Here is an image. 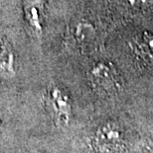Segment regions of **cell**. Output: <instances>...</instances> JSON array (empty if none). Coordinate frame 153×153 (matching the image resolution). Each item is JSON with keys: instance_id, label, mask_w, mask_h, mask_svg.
<instances>
[{"instance_id": "obj_1", "label": "cell", "mask_w": 153, "mask_h": 153, "mask_svg": "<svg viewBox=\"0 0 153 153\" xmlns=\"http://www.w3.org/2000/svg\"><path fill=\"white\" fill-rule=\"evenodd\" d=\"M124 144L122 128L115 123H106L97 129L94 146L99 153H119Z\"/></svg>"}, {"instance_id": "obj_2", "label": "cell", "mask_w": 153, "mask_h": 153, "mask_svg": "<svg viewBox=\"0 0 153 153\" xmlns=\"http://www.w3.org/2000/svg\"><path fill=\"white\" fill-rule=\"evenodd\" d=\"M47 103L53 112L54 118L59 126H67L71 117V101L59 87L53 86L48 89Z\"/></svg>"}, {"instance_id": "obj_3", "label": "cell", "mask_w": 153, "mask_h": 153, "mask_svg": "<svg viewBox=\"0 0 153 153\" xmlns=\"http://www.w3.org/2000/svg\"><path fill=\"white\" fill-rule=\"evenodd\" d=\"M25 20L37 38L43 34L44 23V0H23Z\"/></svg>"}, {"instance_id": "obj_4", "label": "cell", "mask_w": 153, "mask_h": 153, "mask_svg": "<svg viewBox=\"0 0 153 153\" xmlns=\"http://www.w3.org/2000/svg\"><path fill=\"white\" fill-rule=\"evenodd\" d=\"M15 74V53L7 41L0 38V75L9 77Z\"/></svg>"}, {"instance_id": "obj_5", "label": "cell", "mask_w": 153, "mask_h": 153, "mask_svg": "<svg viewBox=\"0 0 153 153\" xmlns=\"http://www.w3.org/2000/svg\"><path fill=\"white\" fill-rule=\"evenodd\" d=\"M92 79L96 86L103 89L112 88L115 81L112 69L105 63H99L93 68Z\"/></svg>"}, {"instance_id": "obj_6", "label": "cell", "mask_w": 153, "mask_h": 153, "mask_svg": "<svg viewBox=\"0 0 153 153\" xmlns=\"http://www.w3.org/2000/svg\"><path fill=\"white\" fill-rule=\"evenodd\" d=\"M144 39H145L146 51L153 56V37H146Z\"/></svg>"}, {"instance_id": "obj_7", "label": "cell", "mask_w": 153, "mask_h": 153, "mask_svg": "<svg viewBox=\"0 0 153 153\" xmlns=\"http://www.w3.org/2000/svg\"><path fill=\"white\" fill-rule=\"evenodd\" d=\"M123 1H125L130 6H138V5H140L144 0H123Z\"/></svg>"}, {"instance_id": "obj_8", "label": "cell", "mask_w": 153, "mask_h": 153, "mask_svg": "<svg viewBox=\"0 0 153 153\" xmlns=\"http://www.w3.org/2000/svg\"><path fill=\"white\" fill-rule=\"evenodd\" d=\"M26 153H40V152H32L31 151V152H26Z\"/></svg>"}]
</instances>
